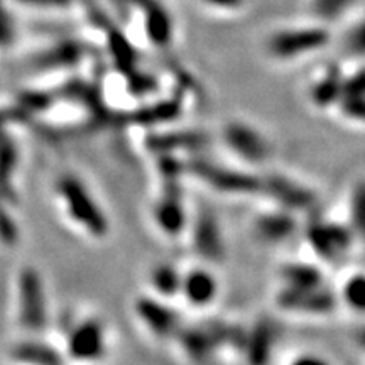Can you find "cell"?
<instances>
[{
	"instance_id": "13",
	"label": "cell",
	"mask_w": 365,
	"mask_h": 365,
	"mask_svg": "<svg viewBox=\"0 0 365 365\" xmlns=\"http://www.w3.org/2000/svg\"><path fill=\"white\" fill-rule=\"evenodd\" d=\"M261 195L267 196L272 205L291 210L298 215L309 212L314 207V202H317V196H314L312 188L284 175L262 178Z\"/></svg>"
},
{
	"instance_id": "28",
	"label": "cell",
	"mask_w": 365,
	"mask_h": 365,
	"mask_svg": "<svg viewBox=\"0 0 365 365\" xmlns=\"http://www.w3.org/2000/svg\"><path fill=\"white\" fill-rule=\"evenodd\" d=\"M81 48L80 44L76 43H65L58 46L56 49H51L46 56V63L49 66L51 65H70V63H75L76 59L80 58Z\"/></svg>"
},
{
	"instance_id": "4",
	"label": "cell",
	"mask_w": 365,
	"mask_h": 365,
	"mask_svg": "<svg viewBox=\"0 0 365 365\" xmlns=\"http://www.w3.org/2000/svg\"><path fill=\"white\" fill-rule=\"evenodd\" d=\"M220 140L225 150L244 168H259L272 158L274 145L261 127L245 118H230L223 124Z\"/></svg>"
},
{
	"instance_id": "19",
	"label": "cell",
	"mask_w": 365,
	"mask_h": 365,
	"mask_svg": "<svg viewBox=\"0 0 365 365\" xmlns=\"http://www.w3.org/2000/svg\"><path fill=\"white\" fill-rule=\"evenodd\" d=\"M137 2L143 9L145 33L150 38V43L166 46L173 38V19L170 11L159 4L158 0H130Z\"/></svg>"
},
{
	"instance_id": "25",
	"label": "cell",
	"mask_w": 365,
	"mask_h": 365,
	"mask_svg": "<svg viewBox=\"0 0 365 365\" xmlns=\"http://www.w3.org/2000/svg\"><path fill=\"white\" fill-rule=\"evenodd\" d=\"M16 170V145L7 134L0 132V191L12 198V173Z\"/></svg>"
},
{
	"instance_id": "9",
	"label": "cell",
	"mask_w": 365,
	"mask_h": 365,
	"mask_svg": "<svg viewBox=\"0 0 365 365\" xmlns=\"http://www.w3.org/2000/svg\"><path fill=\"white\" fill-rule=\"evenodd\" d=\"M220 293V277L213 271V266L198 262L182 269L180 298L188 308L205 312L217 303Z\"/></svg>"
},
{
	"instance_id": "2",
	"label": "cell",
	"mask_w": 365,
	"mask_h": 365,
	"mask_svg": "<svg viewBox=\"0 0 365 365\" xmlns=\"http://www.w3.org/2000/svg\"><path fill=\"white\" fill-rule=\"evenodd\" d=\"M58 191L68 217L80 228H83L86 235L98 240L108 237L110 218L80 178L71 175L63 176L58 182Z\"/></svg>"
},
{
	"instance_id": "32",
	"label": "cell",
	"mask_w": 365,
	"mask_h": 365,
	"mask_svg": "<svg viewBox=\"0 0 365 365\" xmlns=\"http://www.w3.org/2000/svg\"><path fill=\"white\" fill-rule=\"evenodd\" d=\"M330 360L323 355H318L317 352H301L298 355H294L291 359V364L294 365H303V364H328Z\"/></svg>"
},
{
	"instance_id": "8",
	"label": "cell",
	"mask_w": 365,
	"mask_h": 365,
	"mask_svg": "<svg viewBox=\"0 0 365 365\" xmlns=\"http://www.w3.org/2000/svg\"><path fill=\"white\" fill-rule=\"evenodd\" d=\"M298 213L269 203L267 208L257 212L250 222L254 239L267 247H282L303 230Z\"/></svg>"
},
{
	"instance_id": "23",
	"label": "cell",
	"mask_w": 365,
	"mask_h": 365,
	"mask_svg": "<svg viewBox=\"0 0 365 365\" xmlns=\"http://www.w3.org/2000/svg\"><path fill=\"white\" fill-rule=\"evenodd\" d=\"M359 0H312V12L314 21L331 26L345 19Z\"/></svg>"
},
{
	"instance_id": "16",
	"label": "cell",
	"mask_w": 365,
	"mask_h": 365,
	"mask_svg": "<svg viewBox=\"0 0 365 365\" xmlns=\"http://www.w3.org/2000/svg\"><path fill=\"white\" fill-rule=\"evenodd\" d=\"M344 75L336 65H327L308 85V100L317 110H335L344 97Z\"/></svg>"
},
{
	"instance_id": "27",
	"label": "cell",
	"mask_w": 365,
	"mask_h": 365,
	"mask_svg": "<svg viewBox=\"0 0 365 365\" xmlns=\"http://www.w3.org/2000/svg\"><path fill=\"white\" fill-rule=\"evenodd\" d=\"M335 112L350 124L365 125V95H344Z\"/></svg>"
},
{
	"instance_id": "12",
	"label": "cell",
	"mask_w": 365,
	"mask_h": 365,
	"mask_svg": "<svg viewBox=\"0 0 365 365\" xmlns=\"http://www.w3.org/2000/svg\"><path fill=\"white\" fill-rule=\"evenodd\" d=\"M196 175L215 191L225 195H261L262 178L237 168H220L215 164H198Z\"/></svg>"
},
{
	"instance_id": "26",
	"label": "cell",
	"mask_w": 365,
	"mask_h": 365,
	"mask_svg": "<svg viewBox=\"0 0 365 365\" xmlns=\"http://www.w3.org/2000/svg\"><path fill=\"white\" fill-rule=\"evenodd\" d=\"M12 357L22 362H34V364H59L63 359L56 354V350L49 349L44 344H34V341H27V344L17 345L12 350Z\"/></svg>"
},
{
	"instance_id": "14",
	"label": "cell",
	"mask_w": 365,
	"mask_h": 365,
	"mask_svg": "<svg viewBox=\"0 0 365 365\" xmlns=\"http://www.w3.org/2000/svg\"><path fill=\"white\" fill-rule=\"evenodd\" d=\"M107 328L98 318H86L68 335V354L73 359L91 362L107 355Z\"/></svg>"
},
{
	"instance_id": "20",
	"label": "cell",
	"mask_w": 365,
	"mask_h": 365,
	"mask_svg": "<svg viewBox=\"0 0 365 365\" xmlns=\"http://www.w3.org/2000/svg\"><path fill=\"white\" fill-rule=\"evenodd\" d=\"M279 286L312 287L327 284V276L317 261H289L282 264L277 272Z\"/></svg>"
},
{
	"instance_id": "11",
	"label": "cell",
	"mask_w": 365,
	"mask_h": 365,
	"mask_svg": "<svg viewBox=\"0 0 365 365\" xmlns=\"http://www.w3.org/2000/svg\"><path fill=\"white\" fill-rule=\"evenodd\" d=\"M234 333L225 327H182L176 340L182 354L193 362H208L228 341L234 340Z\"/></svg>"
},
{
	"instance_id": "30",
	"label": "cell",
	"mask_w": 365,
	"mask_h": 365,
	"mask_svg": "<svg viewBox=\"0 0 365 365\" xmlns=\"http://www.w3.org/2000/svg\"><path fill=\"white\" fill-rule=\"evenodd\" d=\"M208 11L218 14H235L244 11L252 0H198Z\"/></svg>"
},
{
	"instance_id": "31",
	"label": "cell",
	"mask_w": 365,
	"mask_h": 365,
	"mask_svg": "<svg viewBox=\"0 0 365 365\" xmlns=\"http://www.w3.org/2000/svg\"><path fill=\"white\" fill-rule=\"evenodd\" d=\"M14 38V22L6 11V7L0 2V46H6Z\"/></svg>"
},
{
	"instance_id": "6",
	"label": "cell",
	"mask_w": 365,
	"mask_h": 365,
	"mask_svg": "<svg viewBox=\"0 0 365 365\" xmlns=\"http://www.w3.org/2000/svg\"><path fill=\"white\" fill-rule=\"evenodd\" d=\"M132 309L137 323L156 340L175 341L178 333L185 327L182 314L175 308V301L159 298L149 291L137 296Z\"/></svg>"
},
{
	"instance_id": "18",
	"label": "cell",
	"mask_w": 365,
	"mask_h": 365,
	"mask_svg": "<svg viewBox=\"0 0 365 365\" xmlns=\"http://www.w3.org/2000/svg\"><path fill=\"white\" fill-rule=\"evenodd\" d=\"M242 350L245 354V360L250 364L269 362L271 354L276 346L277 335L272 323L259 322L252 330L242 333Z\"/></svg>"
},
{
	"instance_id": "3",
	"label": "cell",
	"mask_w": 365,
	"mask_h": 365,
	"mask_svg": "<svg viewBox=\"0 0 365 365\" xmlns=\"http://www.w3.org/2000/svg\"><path fill=\"white\" fill-rule=\"evenodd\" d=\"M309 252L319 264H340L352 252L357 237L345 220L318 217L303 227Z\"/></svg>"
},
{
	"instance_id": "1",
	"label": "cell",
	"mask_w": 365,
	"mask_h": 365,
	"mask_svg": "<svg viewBox=\"0 0 365 365\" xmlns=\"http://www.w3.org/2000/svg\"><path fill=\"white\" fill-rule=\"evenodd\" d=\"M331 41L330 26L314 21L313 24L284 26L272 31L264 41V51L274 63L291 65L325 51Z\"/></svg>"
},
{
	"instance_id": "5",
	"label": "cell",
	"mask_w": 365,
	"mask_h": 365,
	"mask_svg": "<svg viewBox=\"0 0 365 365\" xmlns=\"http://www.w3.org/2000/svg\"><path fill=\"white\" fill-rule=\"evenodd\" d=\"M274 301L282 313L304 318L328 317L340 307L336 289L328 286V282L312 287L279 286L274 294Z\"/></svg>"
},
{
	"instance_id": "7",
	"label": "cell",
	"mask_w": 365,
	"mask_h": 365,
	"mask_svg": "<svg viewBox=\"0 0 365 365\" xmlns=\"http://www.w3.org/2000/svg\"><path fill=\"white\" fill-rule=\"evenodd\" d=\"M188 239L196 257L205 264L215 266L227 259V244L218 215L212 210H200L191 215Z\"/></svg>"
},
{
	"instance_id": "22",
	"label": "cell",
	"mask_w": 365,
	"mask_h": 365,
	"mask_svg": "<svg viewBox=\"0 0 365 365\" xmlns=\"http://www.w3.org/2000/svg\"><path fill=\"white\" fill-rule=\"evenodd\" d=\"M359 242H365V180L355 181L346 198V218Z\"/></svg>"
},
{
	"instance_id": "17",
	"label": "cell",
	"mask_w": 365,
	"mask_h": 365,
	"mask_svg": "<svg viewBox=\"0 0 365 365\" xmlns=\"http://www.w3.org/2000/svg\"><path fill=\"white\" fill-rule=\"evenodd\" d=\"M181 277H182V267L178 266L176 262L168 261H156L149 267L148 281L149 293L159 296V298L175 301L180 298L181 289Z\"/></svg>"
},
{
	"instance_id": "33",
	"label": "cell",
	"mask_w": 365,
	"mask_h": 365,
	"mask_svg": "<svg viewBox=\"0 0 365 365\" xmlns=\"http://www.w3.org/2000/svg\"><path fill=\"white\" fill-rule=\"evenodd\" d=\"M19 2L36 7H66L70 6L71 0H19Z\"/></svg>"
},
{
	"instance_id": "10",
	"label": "cell",
	"mask_w": 365,
	"mask_h": 365,
	"mask_svg": "<svg viewBox=\"0 0 365 365\" xmlns=\"http://www.w3.org/2000/svg\"><path fill=\"white\" fill-rule=\"evenodd\" d=\"M150 218L154 227L166 239H181L188 234L191 213L186 207L180 188H166L158 195L150 207Z\"/></svg>"
},
{
	"instance_id": "34",
	"label": "cell",
	"mask_w": 365,
	"mask_h": 365,
	"mask_svg": "<svg viewBox=\"0 0 365 365\" xmlns=\"http://www.w3.org/2000/svg\"><path fill=\"white\" fill-rule=\"evenodd\" d=\"M355 344L362 352H365V325L362 328H359L357 333H355Z\"/></svg>"
},
{
	"instance_id": "21",
	"label": "cell",
	"mask_w": 365,
	"mask_h": 365,
	"mask_svg": "<svg viewBox=\"0 0 365 365\" xmlns=\"http://www.w3.org/2000/svg\"><path fill=\"white\" fill-rule=\"evenodd\" d=\"M339 304L350 313L365 314V272L355 271L341 281L339 289Z\"/></svg>"
},
{
	"instance_id": "24",
	"label": "cell",
	"mask_w": 365,
	"mask_h": 365,
	"mask_svg": "<svg viewBox=\"0 0 365 365\" xmlns=\"http://www.w3.org/2000/svg\"><path fill=\"white\" fill-rule=\"evenodd\" d=\"M340 46L349 59L357 63L365 61V17L346 27L345 33L341 34Z\"/></svg>"
},
{
	"instance_id": "15",
	"label": "cell",
	"mask_w": 365,
	"mask_h": 365,
	"mask_svg": "<svg viewBox=\"0 0 365 365\" xmlns=\"http://www.w3.org/2000/svg\"><path fill=\"white\" fill-rule=\"evenodd\" d=\"M21 296V322L33 331H39L46 327V299L44 287L39 274L34 269H24L19 281Z\"/></svg>"
},
{
	"instance_id": "29",
	"label": "cell",
	"mask_w": 365,
	"mask_h": 365,
	"mask_svg": "<svg viewBox=\"0 0 365 365\" xmlns=\"http://www.w3.org/2000/svg\"><path fill=\"white\" fill-rule=\"evenodd\" d=\"M344 95H365V61L359 63L354 70L345 71Z\"/></svg>"
}]
</instances>
